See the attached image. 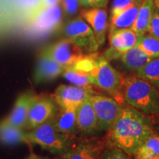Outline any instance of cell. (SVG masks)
Masks as SVG:
<instances>
[{"instance_id": "cell-1", "label": "cell", "mask_w": 159, "mask_h": 159, "mask_svg": "<svg viewBox=\"0 0 159 159\" xmlns=\"http://www.w3.org/2000/svg\"><path fill=\"white\" fill-rule=\"evenodd\" d=\"M148 116L130 105H122V112L107 131L105 140L107 146L116 147L133 156L139 147L153 134Z\"/></svg>"}, {"instance_id": "cell-2", "label": "cell", "mask_w": 159, "mask_h": 159, "mask_svg": "<svg viewBox=\"0 0 159 159\" xmlns=\"http://www.w3.org/2000/svg\"><path fill=\"white\" fill-rule=\"evenodd\" d=\"M72 67L89 72L93 85L108 93L119 104L124 105L122 91L125 76L111 64L104 55L97 52L85 55Z\"/></svg>"}, {"instance_id": "cell-3", "label": "cell", "mask_w": 159, "mask_h": 159, "mask_svg": "<svg viewBox=\"0 0 159 159\" xmlns=\"http://www.w3.org/2000/svg\"><path fill=\"white\" fill-rule=\"evenodd\" d=\"M122 93L124 102L144 114H159V91L146 80L136 75L125 76Z\"/></svg>"}, {"instance_id": "cell-4", "label": "cell", "mask_w": 159, "mask_h": 159, "mask_svg": "<svg viewBox=\"0 0 159 159\" xmlns=\"http://www.w3.org/2000/svg\"><path fill=\"white\" fill-rule=\"evenodd\" d=\"M27 140L28 144L39 145L52 153L63 154L71 144V138L60 133L51 119L27 132Z\"/></svg>"}, {"instance_id": "cell-5", "label": "cell", "mask_w": 159, "mask_h": 159, "mask_svg": "<svg viewBox=\"0 0 159 159\" xmlns=\"http://www.w3.org/2000/svg\"><path fill=\"white\" fill-rule=\"evenodd\" d=\"M97 119L99 131H108L122 112V105L111 97L95 93L89 98Z\"/></svg>"}, {"instance_id": "cell-6", "label": "cell", "mask_w": 159, "mask_h": 159, "mask_svg": "<svg viewBox=\"0 0 159 159\" xmlns=\"http://www.w3.org/2000/svg\"><path fill=\"white\" fill-rule=\"evenodd\" d=\"M63 33L67 39L72 41L88 54L96 52L99 48L90 26L80 16L66 24Z\"/></svg>"}, {"instance_id": "cell-7", "label": "cell", "mask_w": 159, "mask_h": 159, "mask_svg": "<svg viewBox=\"0 0 159 159\" xmlns=\"http://www.w3.org/2000/svg\"><path fill=\"white\" fill-rule=\"evenodd\" d=\"M63 8L58 5L40 7L31 21L30 31L35 35H45L56 30L63 19Z\"/></svg>"}, {"instance_id": "cell-8", "label": "cell", "mask_w": 159, "mask_h": 159, "mask_svg": "<svg viewBox=\"0 0 159 159\" xmlns=\"http://www.w3.org/2000/svg\"><path fill=\"white\" fill-rule=\"evenodd\" d=\"M43 52L64 69L72 67L85 55L80 47L67 38L49 46Z\"/></svg>"}, {"instance_id": "cell-9", "label": "cell", "mask_w": 159, "mask_h": 159, "mask_svg": "<svg viewBox=\"0 0 159 159\" xmlns=\"http://www.w3.org/2000/svg\"><path fill=\"white\" fill-rule=\"evenodd\" d=\"M94 94L93 88L61 85L55 89L53 99L61 110L77 108Z\"/></svg>"}, {"instance_id": "cell-10", "label": "cell", "mask_w": 159, "mask_h": 159, "mask_svg": "<svg viewBox=\"0 0 159 159\" xmlns=\"http://www.w3.org/2000/svg\"><path fill=\"white\" fill-rule=\"evenodd\" d=\"M57 113V105L54 99L50 97L37 96L30 108L25 129L33 130L52 119Z\"/></svg>"}, {"instance_id": "cell-11", "label": "cell", "mask_w": 159, "mask_h": 159, "mask_svg": "<svg viewBox=\"0 0 159 159\" xmlns=\"http://www.w3.org/2000/svg\"><path fill=\"white\" fill-rule=\"evenodd\" d=\"M108 148L105 139H85L69 145L63 153V159H99L102 152Z\"/></svg>"}, {"instance_id": "cell-12", "label": "cell", "mask_w": 159, "mask_h": 159, "mask_svg": "<svg viewBox=\"0 0 159 159\" xmlns=\"http://www.w3.org/2000/svg\"><path fill=\"white\" fill-rule=\"evenodd\" d=\"M139 35L131 28L123 29L108 33L110 48L105 52L104 56L109 61L116 60L119 55L136 47Z\"/></svg>"}, {"instance_id": "cell-13", "label": "cell", "mask_w": 159, "mask_h": 159, "mask_svg": "<svg viewBox=\"0 0 159 159\" xmlns=\"http://www.w3.org/2000/svg\"><path fill=\"white\" fill-rule=\"evenodd\" d=\"M80 16L90 26L99 47L104 45L109 25L106 9L86 8L80 11Z\"/></svg>"}, {"instance_id": "cell-14", "label": "cell", "mask_w": 159, "mask_h": 159, "mask_svg": "<svg viewBox=\"0 0 159 159\" xmlns=\"http://www.w3.org/2000/svg\"><path fill=\"white\" fill-rule=\"evenodd\" d=\"M64 69L42 52L37 61L33 80L36 83H43L54 80L63 74Z\"/></svg>"}, {"instance_id": "cell-15", "label": "cell", "mask_w": 159, "mask_h": 159, "mask_svg": "<svg viewBox=\"0 0 159 159\" xmlns=\"http://www.w3.org/2000/svg\"><path fill=\"white\" fill-rule=\"evenodd\" d=\"M36 97L37 95L32 92L23 93L16 99L11 112L5 119L16 126L25 129L30 108Z\"/></svg>"}, {"instance_id": "cell-16", "label": "cell", "mask_w": 159, "mask_h": 159, "mask_svg": "<svg viewBox=\"0 0 159 159\" xmlns=\"http://www.w3.org/2000/svg\"><path fill=\"white\" fill-rule=\"evenodd\" d=\"M77 130L83 134L91 135L99 131L97 119L89 99L77 109Z\"/></svg>"}, {"instance_id": "cell-17", "label": "cell", "mask_w": 159, "mask_h": 159, "mask_svg": "<svg viewBox=\"0 0 159 159\" xmlns=\"http://www.w3.org/2000/svg\"><path fill=\"white\" fill-rule=\"evenodd\" d=\"M142 1L143 0H139L129 8L121 12L119 14L110 17V23L108 25L109 33L119 30L132 28Z\"/></svg>"}, {"instance_id": "cell-18", "label": "cell", "mask_w": 159, "mask_h": 159, "mask_svg": "<svg viewBox=\"0 0 159 159\" xmlns=\"http://www.w3.org/2000/svg\"><path fill=\"white\" fill-rule=\"evenodd\" d=\"M0 142L6 145L27 143V132L5 119L0 122Z\"/></svg>"}, {"instance_id": "cell-19", "label": "cell", "mask_w": 159, "mask_h": 159, "mask_svg": "<svg viewBox=\"0 0 159 159\" xmlns=\"http://www.w3.org/2000/svg\"><path fill=\"white\" fill-rule=\"evenodd\" d=\"M77 109H66L61 110L59 114H57L52 119L55 128L61 134L72 138L77 130Z\"/></svg>"}, {"instance_id": "cell-20", "label": "cell", "mask_w": 159, "mask_h": 159, "mask_svg": "<svg viewBox=\"0 0 159 159\" xmlns=\"http://www.w3.org/2000/svg\"><path fill=\"white\" fill-rule=\"evenodd\" d=\"M151 59L150 57L136 46L130 50L119 55L116 60L120 61L127 70L136 73Z\"/></svg>"}, {"instance_id": "cell-21", "label": "cell", "mask_w": 159, "mask_h": 159, "mask_svg": "<svg viewBox=\"0 0 159 159\" xmlns=\"http://www.w3.org/2000/svg\"><path fill=\"white\" fill-rule=\"evenodd\" d=\"M155 10L153 0H143L132 29L138 35L148 33L151 18Z\"/></svg>"}, {"instance_id": "cell-22", "label": "cell", "mask_w": 159, "mask_h": 159, "mask_svg": "<svg viewBox=\"0 0 159 159\" xmlns=\"http://www.w3.org/2000/svg\"><path fill=\"white\" fill-rule=\"evenodd\" d=\"M134 159H159V135L153 133L133 155Z\"/></svg>"}, {"instance_id": "cell-23", "label": "cell", "mask_w": 159, "mask_h": 159, "mask_svg": "<svg viewBox=\"0 0 159 159\" xmlns=\"http://www.w3.org/2000/svg\"><path fill=\"white\" fill-rule=\"evenodd\" d=\"M62 75L65 80L74 85L85 88H93L94 86L90 74L82 69L75 67L66 69Z\"/></svg>"}, {"instance_id": "cell-24", "label": "cell", "mask_w": 159, "mask_h": 159, "mask_svg": "<svg viewBox=\"0 0 159 159\" xmlns=\"http://www.w3.org/2000/svg\"><path fill=\"white\" fill-rule=\"evenodd\" d=\"M137 76L159 88V57L152 58L142 68L135 73Z\"/></svg>"}, {"instance_id": "cell-25", "label": "cell", "mask_w": 159, "mask_h": 159, "mask_svg": "<svg viewBox=\"0 0 159 159\" xmlns=\"http://www.w3.org/2000/svg\"><path fill=\"white\" fill-rule=\"evenodd\" d=\"M136 46L151 58L159 57V41L148 33L139 35Z\"/></svg>"}, {"instance_id": "cell-26", "label": "cell", "mask_w": 159, "mask_h": 159, "mask_svg": "<svg viewBox=\"0 0 159 159\" xmlns=\"http://www.w3.org/2000/svg\"><path fill=\"white\" fill-rule=\"evenodd\" d=\"M99 159H133L130 155L116 147H108L102 152Z\"/></svg>"}, {"instance_id": "cell-27", "label": "cell", "mask_w": 159, "mask_h": 159, "mask_svg": "<svg viewBox=\"0 0 159 159\" xmlns=\"http://www.w3.org/2000/svg\"><path fill=\"white\" fill-rule=\"evenodd\" d=\"M139 0H113L111 5V16H114L129 8Z\"/></svg>"}, {"instance_id": "cell-28", "label": "cell", "mask_w": 159, "mask_h": 159, "mask_svg": "<svg viewBox=\"0 0 159 159\" xmlns=\"http://www.w3.org/2000/svg\"><path fill=\"white\" fill-rule=\"evenodd\" d=\"M62 2V7L63 12L67 15L73 16L78 11L80 2V0H61Z\"/></svg>"}, {"instance_id": "cell-29", "label": "cell", "mask_w": 159, "mask_h": 159, "mask_svg": "<svg viewBox=\"0 0 159 159\" xmlns=\"http://www.w3.org/2000/svg\"><path fill=\"white\" fill-rule=\"evenodd\" d=\"M148 33L159 41V13L155 8L149 25Z\"/></svg>"}, {"instance_id": "cell-30", "label": "cell", "mask_w": 159, "mask_h": 159, "mask_svg": "<svg viewBox=\"0 0 159 159\" xmlns=\"http://www.w3.org/2000/svg\"><path fill=\"white\" fill-rule=\"evenodd\" d=\"M80 2L85 8H105L108 0H80Z\"/></svg>"}, {"instance_id": "cell-31", "label": "cell", "mask_w": 159, "mask_h": 159, "mask_svg": "<svg viewBox=\"0 0 159 159\" xmlns=\"http://www.w3.org/2000/svg\"><path fill=\"white\" fill-rule=\"evenodd\" d=\"M16 2L21 8L28 11L39 10L41 6V0H16Z\"/></svg>"}, {"instance_id": "cell-32", "label": "cell", "mask_w": 159, "mask_h": 159, "mask_svg": "<svg viewBox=\"0 0 159 159\" xmlns=\"http://www.w3.org/2000/svg\"><path fill=\"white\" fill-rule=\"evenodd\" d=\"M59 2H61V0H41V7H50V6L58 5Z\"/></svg>"}, {"instance_id": "cell-33", "label": "cell", "mask_w": 159, "mask_h": 159, "mask_svg": "<svg viewBox=\"0 0 159 159\" xmlns=\"http://www.w3.org/2000/svg\"><path fill=\"white\" fill-rule=\"evenodd\" d=\"M155 8L157 11V12L159 13V0H153Z\"/></svg>"}, {"instance_id": "cell-34", "label": "cell", "mask_w": 159, "mask_h": 159, "mask_svg": "<svg viewBox=\"0 0 159 159\" xmlns=\"http://www.w3.org/2000/svg\"><path fill=\"white\" fill-rule=\"evenodd\" d=\"M31 157L33 159H52V158H42V157H39L38 156H35V155H31ZM57 159V158H55Z\"/></svg>"}, {"instance_id": "cell-35", "label": "cell", "mask_w": 159, "mask_h": 159, "mask_svg": "<svg viewBox=\"0 0 159 159\" xmlns=\"http://www.w3.org/2000/svg\"><path fill=\"white\" fill-rule=\"evenodd\" d=\"M25 159H33L32 158V157H31V156H30L28 158H25Z\"/></svg>"}, {"instance_id": "cell-36", "label": "cell", "mask_w": 159, "mask_h": 159, "mask_svg": "<svg viewBox=\"0 0 159 159\" xmlns=\"http://www.w3.org/2000/svg\"><path fill=\"white\" fill-rule=\"evenodd\" d=\"M158 91H159V88H158Z\"/></svg>"}]
</instances>
